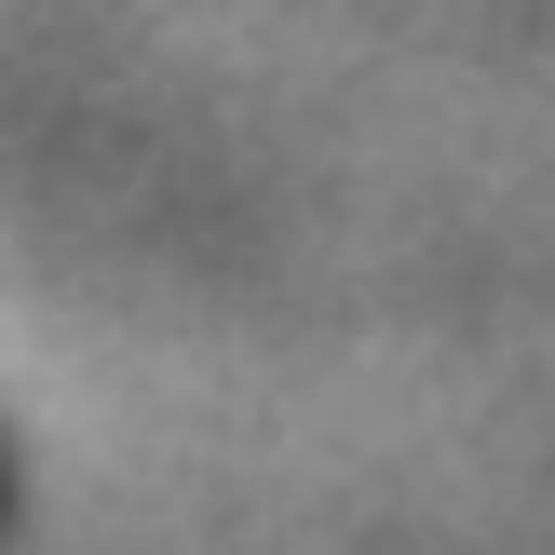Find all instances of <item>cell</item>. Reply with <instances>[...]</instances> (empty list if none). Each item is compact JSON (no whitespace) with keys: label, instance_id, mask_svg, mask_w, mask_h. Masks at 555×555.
Returning <instances> with one entry per match:
<instances>
[{"label":"cell","instance_id":"cell-1","mask_svg":"<svg viewBox=\"0 0 555 555\" xmlns=\"http://www.w3.org/2000/svg\"><path fill=\"white\" fill-rule=\"evenodd\" d=\"M0 502H14V475H0Z\"/></svg>","mask_w":555,"mask_h":555}]
</instances>
